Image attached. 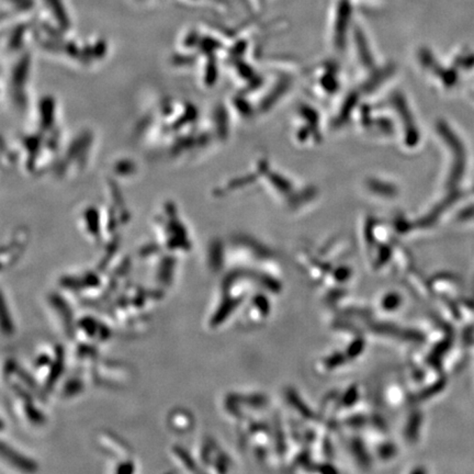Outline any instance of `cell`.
<instances>
[{
	"label": "cell",
	"instance_id": "6da1fadb",
	"mask_svg": "<svg viewBox=\"0 0 474 474\" xmlns=\"http://www.w3.org/2000/svg\"><path fill=\"white\" fill-rule=\"evenodd\" d=\"M64 350L59 345L44 343L38 346L32 358V375L40 385L44 395L48 394L59 382L63 373Z\"/></svg>",
	"mask_w": 474,
	"mask_h": 474
},
{
	"label": "cell",
	"instance_id": "7a4b0ae2",
	"mask_svg": "<svg viewBox=\"0 0 474 474\" xmlns=\"http://www.w3.org/2000/svg\"><path fill=\"white\" fill-rule=\"evenodd\" d=\"M74 336L79 343L98 346L109 338L110 331L105 324L88 316L75 323Z\"/></svg>",
	"mask_w": 474,
	"mask_h": 474
},
{
	"label": "cell",
	"instance_id": "3957f363",
	"mask_svg": "<svg viewBox=\"0 0 474 474\" xmlns=\"http://www.w3.org/2000/svg\"><path fill=\"white\" fill-rule=\"evenodd\" d=\"M98 448L101 450L102 454L109 457L113 462L119 460L130 459L132 458V450L127 441L123 440L121 437L110 431H102L98 433L96 438Z\"/></svg>",
	"mask_w": 474,
	"mask_h": 474
},
{
	"label": "cell",
	"instance_id": "277c9868",
	"mask_svg": "<svg viewBox=\"0 0 474 474\" xmlns=\"http://www.w3.org/2000/svg\"><path fill=\"white\" fill-rule=\"evenodd\" d=\"M92 367L97 368L90 369L92 380L102 385H111L113 388H115V385H123L129 379L127 368L117 362L98 364L97 361Z\"/></svg>",
	"mask_w": 474,
	"mask_h": 474
},
{
	"label": "cell",
	"instance_id": "5b68a950",
	"mask_svg": "<svg viewBox=\"0 0 474 474\" xmlns=\"http://www.w3.org/2000/svg\"><path fill=\"white\" fill-rule=\"evenodd\" d=\"M194 416L186 408H173L167 417V425L175 433H187L194 429Z\"/></svg>",
	"mask_w": 474,
	"mask_h": 474
},
{
	"label": "cell",
	"instance_id": "8992f818",
	"mask_svg": "<svg viewBox=\"0 0 474 474\" xmlns=\"http://www.w3.org/2000/svg\"><path fill=\"white\" fill-rule=\"evenodd\" d=\"M171 461L176 464V467L185 472H200L199 464L196 461V457L190 452H187L186 449L173 445L169 450Z\"/></svg>",
	"mask_w": 474,
	"mask_h": 474
},
{
	"label": "cell",
	"instance_id": "52a82bcc",
	"mask_svg": "<svg viewBox=\"0 0 474 474\" xmlns=\"http://www.w3.org/2000/svg\"><path fill=\"white\" fill-rule=\"evenodd\" d=\"M1 456H3V459L7 460L8 464H13V467L17 468L21 471L32 472L36 470V462L29 459L17 450H13V447H6L3 443V446H1Z\"/></svg>",
	"mask_w": 474,
	"mask_h": 474
},
{
	"label": "cell",
	"instance_id": "ba28073f",
	"mask_svg": "<svg viewBox=\"0 0 474 474\" xmlns=\"http://www.w3.org/2000/svg\"><path fill=\"white\" fill-rule=\"evenodd\" d=\"M59 390H61V398H74V396L84 392V380L80 379V377H72L69 380L65 381L62 387H59Z\"/></svg>",
	"mask_w": 474,
	"mask_h": 474
}]
</instances>
